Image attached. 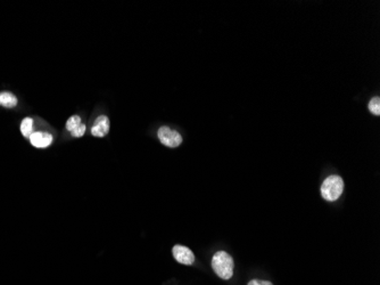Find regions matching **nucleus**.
Here are the masks:
<instances>
[{"instance_id": "7", "label": "nucleus", "mask_w": 380, "mask_h": 285, "mask_svg": "<svg viewBox=\"0 0 380 285\" xmlns=\"http://www.w3.org/2000/svg\"><path fill=\"white\" fill-rule=\"evenodd\" d=\"M17 105V97L14 94L9 92H1L0 93V106L3 108L11 109Z\"/></svg>"}, {"instance_id": "10", "label": "nucleus", "mask_w": 380, "mask_h": 285, "mask_svg": "<svg viewBox=\"0 0 380 285\" xmlns=\"http://www.w3.org/2000/svg\"><path fill=\"white\" fill-rule=\"evenodd\" d=\"M369 110L375 116H380V98L374 97L369 103Z\"/></svg>"}, {"instance_id": "11", "label": "nucleus", "mask_w": 380, "mask_h": 285, "mask_svg": "<svg viewBox=\"0 0 380 285\" xmlns=\"http://www.w3.org/2000/svg\"><path fill=\"white\" fill-rule=\"evenodd\" d=\"M85 133H86V125L81 124L80 126L77 127V128L71 132V135L75 138H79V137H82L83 135H85Z\"/></svg>"}, {"instance_id": "9", "label": "nucleus", "mask_w": 380, "mask_h": 285, "mask_svg": "<svg viewBox=\"0 0 380 285\" xmlns=\"http://www.w3.org/2000/svg\"><path fill=\"white\" fill-rule=\"evenodd\" d=\"M81 124H82L81 118L79 117V116H73V117H71L69 120H67V122H66V129L71 133V132H72V130H74L75 128H77V127H79Z\"/></svg>"}, {"instance_id": "5", "label": "nucleus", "mask_w": 380, "mask_h": 285, "mask_svg": "<svg viewBox=\"0 0 380 285\" xmlns=\"http://www.w3.org/2000/svg\"><path fill=\"white\" fill-rule=\"evenodd\" d=\"M29 138L31 144L38 148H46L53 142V136L46 132H34Z\"/></svg>"}, {"instance_id": "4", "label": "nucleus", "mask_w": 380, "mask_h": 285, "mask_svg": "<svg viewBox=\"0 0 380 285\" xmlns=\"http://www.w3.org/2000/svg\"><path fill=\"white\" fill-rule=\"evenodd\" d=\"M172 255L174 259L182 265L191 266L195 263V255H193V252L189 248L184 247V245H174L172 249Z\"/></svg>"}, {"instance_id": "12", "label": "nucleus", "mask_w": 380, "mask_h": 285, "mask_svg": "<svg viewBox=\"0 0 380 285\" xmlns=\"http://www.w3.org/2000/svg\"><path fill=\"white\" fill-rule=\"evenodd\" d=\"M247 285H273L269 281H260V280H252Z\"/></svg>"}, {"instance_id": "1", "label": "nucleus", "mask_w": 380, "mask_h": 285, "mask_svg": "<svg viewBox=\"0 0 380 285\" xmlns=\"http://www.w3.org/2000/svg\"><path fill=\"white\" fill-rule=\"evenodd\" d=\"M212 268L220 279L230 280L233 276L235 263L228 252L217 251L212 258Z\"/></svg>"}, {"instance_id": "6", "label": "nucleus", "mask_w": 380, "mask_h": 285, "mask_svg": "<svg viewBox=\"0 0 380 285\" xmlns=\"http://www.w3.org/2000/svg\"><path fill=\"white\" fill-rule=\"evenodd\" d=\"M109 132V119L106 116H99L91 128V135L95 137H104Z\"/></svg>"}, {"instance_id": "3", "label": "nucleus", "mask_w": 380, "mask_h": 285, "mask_svg": "<svg viewBox=\"0 0 380 285\" xmlns=\"http://www.w3.org/2000/svg\"><path fill=\"white\" fill-rule=\"evenodd\" d=\"M157 136H158V138H160L162 144L168 146V147H171V148L178 147V146H179L182 142L181 135L178 132H176V130H173V129L169 128V127H165V126L161 127V128L158 129Z\"/></svg>"}, {"instance_id": "2", "label": "nucleus", "mask_w": 380, "mask_h": 285, "mask_svg": "<svg viewBox=\"0 0 380 285\" xmlns=\"http://www.w3.org/2000/svg\"><path fill=\"white\" fill-rule=\"evenodd\" d=\"M344 192V180L342 177L332 175L324 179L321 185V195L326 201H337Z\"/></svg>"}, {"instance_id": "8", "label": "nucleus", "mask_w": 380, "mask_h": 285, "mask_svg": "<svg viewBox=\"0 0 380 285\" xmlns=\"http://www.w3.org/2000/svg\"><path fill=\"white\" fill-rule=\"evenodd\" d=\"M33 120L31 118H25L23 119L22 124H21V133L24 137L29 138L31 136V134L33 132Z\"/></svg>"}]
</instances>
